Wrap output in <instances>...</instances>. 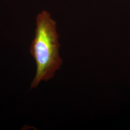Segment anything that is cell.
<instances>
[{
  "label": "cell",
  "mask_w": 130,
  "mask_h": 130,
  "mask_svg": "<svg viewBox=\"0 0 130 130\" xmlns=\"http://www.w3.org/2000/svg\"><path fill=\"white\" fill-rule=\"evenodd\" d=\"M36 27L30 53L36 62V72L30 89L37 87L42 81L52 79L62 64L59 55L60 44L56 23L50 13L43 10L38 14Z\"/></svg>",
  "instance_id": "cell-1"
}]
</instances>
